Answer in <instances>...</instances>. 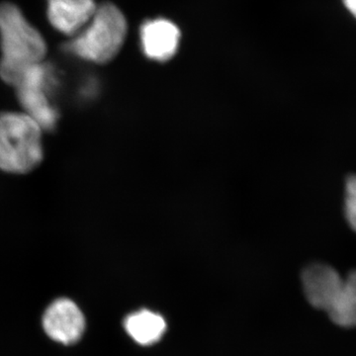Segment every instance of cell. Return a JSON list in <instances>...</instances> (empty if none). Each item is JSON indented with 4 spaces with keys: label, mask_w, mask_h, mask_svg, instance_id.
I'll return each mask as SVG.
<instances>
[{
    "label": "cell",
    "mask_w": 356,
    "mask_h": 356,
    "mask_svg": "<svg viewBox=\"0 0 356 356\" xmlns=\"http://www.w3.org/2000/svg\"><path fill=\"white\" fill-rule=\"evenodd\" d=\"M140 41L147 58L165 62L177 53L180 41V31L172 21L154 19L147 21L142 27Z\"/></svg>",
    "instance_id": "52a82bcc"
},
{
    "label": "cell",
    "mask_w": 356,
    "mask_h": 356,
    "mask_svg": "<svg viewBox=\"0 0 356 356\" xmlns=\"http://www.w3.org/2000/svg\"><path fill=\"white\" fill-rule=\"evenodd\" d=\"M44 331L53 341L72 344L79 341L86 330V318L72 300L60 298L47 308L43 316Z\"/></svg>",
    "instance_id": "5b68a950"
},
{
    "label": "cell",
    "mask_w": 356,
    "mask_h": 356,
    "mask_svg": "<svg viewBox=\"0 0 356 356\" xmlns=\"http://www.w3.org/2000/svg\"><path fill=\"white\" fill-rule=\"evenodd\" d=\"M47 79L48 70L43 63L28 70L13 88L23 112L29 115L44 131L48 132L57 126L58 113L49 99Z\"/></svg>",
    "instance_id": "277c9868"
},
{
    "label": "cell",
    "mask_w": 356,
    "mask_h": 356,
    "mask_svg": "<svg viewBox=\"0 0 356 356\" xmlns=\"http://www.w3.org/2000/svg\"><path fill=\"white\" fill-rule=\"evenodd\" d=\"M304 292L312 306L329 311L343 286V280L336 269L325 264H312L302 273Z\"/></svg>",
    "instance_id": "8992f818"
},
{
    "label": "cell",
    "mask_w": 356,
    "mask_h": 356,
    "mask_svg": "<svg viewBox=\"0 0 356 356\" xmlns=\"http://www.w3.org/2000/svg\"><path fill=\"white\" fill-rule=\"evenodd\" d=\"M327 314L332 322L341 327H356V271L343 280V286Z\"/></svg>",
    "instance_id": "30bf717a"
},
{
    "label": "cell",
    "mask_w": 356,
    "mask_h": 356,
    "mask_svg": "<svg viewBox=\"0 0 356 356\" xmlns=\"http://www.w3.org/2000/svg\"><path fill=\"white\" fill-rule=\"evenodd\" d=\"M126 36L127 21L120 9L111 3L100 4L65 48L84 60L106 64L118 55Z\"/></svg>",
    "instance_id": "3957f363"
},
{
    "label": "cell",
    "mask_w": 356,
    "mask_h": 356,
    "mask_svg": "<svg viewBox=\"0 0 356 356\" xmlns=\"http://www.w3.org/2000/svg\"><path fill=\"white\" fill-rule=\"evenodd\" d=\"M344 209L346 219L356 232V175H351L346 180Z\"/></svg>",
    "instance_id": "8fae6325"
},
{
    "label": "cell",
    "mask_w": 356,
    "mask_h": 356,
    "mask_svg": "<svg viewBox=\"0 0 356 356\" xmlns=\"http://www.w3.org/2000/svg\"><path fill=\"white\" fill-rule=\"evenodd\" d=\"M44 130L24 112H0V170L26 175L44 159Z\"/></svg>",
    "instance_id": "7a4b0ae2"
},
{
    "label": "cell",
    "mask_w": 356,
    "mask_h": 356,
    "mask_svg": "<svg viewBox=\"0 0 356 356\" xmlns=\"http://www.w3.org/2000/svg\"><path fill=\"white\" fill-rule=\"evenodd\" d=\"M48 19L58 32L72 37L86 25L95 13V0H47Z\"/></svg>",
    "instance_id": "ba28073f"
},
{
    "label": "cell",
    "mask_w": 356,
    "mask_h": 356,
    "mask_svg": "<svg viewBox=\"0 0 356 356\" xmlns=\"http://www.w3.org/2000/svg\"><path fill=\"white\" fill-rule=\"evenodd\" d=\"M124 327L136 343L149 346L159 341L166 330L165 318L149 310H140L125 318Z\"/></svg>",
    "instance_id": "9c48e42d"
},
{
    "label": "cell",
    "mask_w": 356,
    "mask_h": 356,
    "mask_svg": "<svg viewBox=\"0 0 356 356\" xmlns=\"http://www.w3.org/2000/svg\"><path fill=\"white\" fill-rule=\"evenodd\" d=\"M0 77L13 88L28 70L43 64L47 55L41 33L11 2L0 4Z\"/></svg>",
    "instance_id": "6da1fadb"
},
{
    "label": "cell",
    "mask_w": 356,
    "mask_h": 356,
    "mask_svg": "<svg viewBox=\"0 0 356 356\" xmlns=\"http://www.w3.org/2000/svg\"><path fill=\"white\" fill-rule=\"evenodd\" d=\"M343 1L348 10L356 17V0H343Z\"/></svg>",
    "instance_id": "7c38bea8"
}]
</instances>
